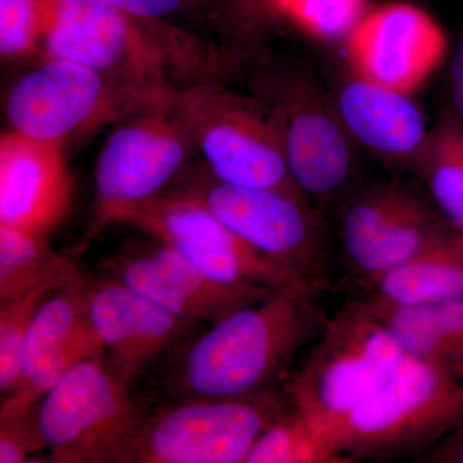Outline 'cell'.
I'll return each instance as SVG.
<instances>
[{
    "label": "cell",
    "instance_id": "3957f363",
    "mask_svg": "<svg viewBox=\"0 0 463 463\" xmlns=\"http://www.w3.org/2000/svg\"><path fill=\"white\" fill-rule=\"evenodd\" d=\"M129 379L102 356L72 367L36 404L50 461L132 462L145 423Z\"/></svg>",
    "mask_w": 463,
    "mask_h": 463
},
{
    "label": "cell",
    "instance_id": "5bb4252c",
    "mask_svg": "<svg viewBox=\"0 0 463 463\" xmlns=\"http://www.w3.org/2000/svg\"><path fill=\"white\" fill-rule=\"evenodd\" d=\"M100 269L170 315L194 323L214 325L236 310L283 291L216 282L158 241L116 252L102 261Z\"/></svg>",
    "mask_w": 463,
    "mask_h": 463
},
{
    "label": "cell",
    "instance_id": "9a60e30c",
    "mask_svg": "<svg viewBox=\"0 0 463 463\" xmlns=\"http://www.w3.org/2000/svg\"><path fill=\"white\" fill-rule=\"evenodd\" d=\"M87 316L111 364L129 380L196 325L170 315L108 272L88 279Z\"/></svg>",
    "mask_w": 463,
    "mask_h": 463
},
{
    "label": "cell",
    "instance_id": "e0dca14e",
    "mask_svg": "<svg viewBox=\"0 0 463 463\" xmlns=\"http://www.w3.org/2000/svg\"><path fill=\"white\" fill-rule=\"evenodd\" d=\"M286 160L292 181L307 199L326 203L349 188L354 151L336 109L316 94L303 93L279 109Z\"/></svg>",
    "mask_w": 463,
    "mask_h": 463
},
{
    "label": "cell",
    "instance_id": "277c9868",
    "mask_svg": "<svg viewBox=\"0 0 463 463\" xmlns=\"http://www.w3.org/2000/svg\"><path fill=\"white\" fill-rule=\"evenodd\" d=\"M404 356L373 307L361 298L328 319L283 392L291 405L331 434L332 426L370 395Z\"/></svg>",
    "mask_w": 463,
    "mask_h": 463
},
{
    "label": "cell",
    "instance_id": "4316f807",
    "mask_svg": "<svg viewBox=\"0 0 463 463\" xmlns=\"http://www.w3.org/2000/svg\"><path fill=\"white\" fill-rule=\"evenodd\" d=\"M304 32L325 41L346 38L365 14L367 0H273Z\"/></svg>",
    "mask_w": 463,
    "mask_h": 463
},
{
    "label": "cell",
    "instance_id": "4dcf8cb0",
    "mask_svg": "<svg viewBox=\"0 0 463 463\" xmlns=\"http://www.w3.org/2000/svg\"><path fill=\"white\" fill-rule=\"evenodd\" d=\"M420 458L425 462L463 463V423Z\"/></svg>",
    "mask_w": 463,
    "mask_h": 463
},
{
    "label": "cell",
    "instance_id": "ffe728a7",
    "mask_svg": "<svg viewBox=\"0 0 463 463\" xmlns=\"http://www.w3.org/2000/svg\"><path fill=\"white\" fill-rule=\"evenodd\" d=\"M371 307L405 356L453 371L462 361L463 298L426 306Z\"/></svg>",
    "mask_w": 463,
    "mask_h": 463
},
{
    "label": "cell",
    "instance_id": "7c38bea8",
    "mask_svg": "<svg viewBox=\"0 0 463 463\" xmlns=\"http://www.w3.org/2000/svg\"><path fill=\"white\" fill-rule=\"evenodd\" d=\"M137 109L96 71L65 60H45L23 76L9 90L5 105L14 132L62 145Z\"/></svg>",
    "mask_w": 463,
    "mask_h": 463
},
{
    "label": "cell",
    "instance_id": "ac0fdd59",
    "mask_svg": "<svg viewBox=\"0 0 463 463\" xmlns=\"http://www.w3.org/2000/svg\"><path fill=\"white\" fill-rule=\"evenodd\" d=\"M335 109L352 139L390 165L414 169L430 129L411 96L354 76Z\"/></svg>",
    "mask_w": 463,
    "mask_h": 463
},
{
    "label": "cell",
    "instance_id": "7a4b0ae2",
    "mask_svg": "<svg viewBox=\"0 0 463 463\" xmlns=\"http://www.w3.org/2000/svg\"><path fill=\"white\" fill-rule=\"evenodd\" d=\"M463 423V380L447 365L404 356L331 435L352 459L428 452ZM422 453V455H423Z\"/></svg>",
    "mask_w": 463,
    "mask_h": 463
},
{
    "label": "cell",
    "instance_id": "7402d4cb",
    "mask_svg": "<svg viewBox=\"0 0 463 463\" xmlns=\"http://www.w3.org/2000/svg\"><path fill=\"white\" fill-rule=\"evenodd\" d=\"M414 170L432 205L463 232V121L452 111L431 128Z\"/></svg>",
    "mask_w": 463,
    "mask_h": 463
},
{
    "label": "cell",
    "instance_id": "44dd1931",
    "mask_svg": "<svg viewBox=\"0 0 463 463\" xmlns=\"http://www.w3.org/2000/svg\"><path fill=\"white\" fill-rule=\"evenodd\" d=\"M88 279H90L78 268L43 303L24 343L21 353V379L17 388L61 350L90 330V322L87 316Z\"/></svg>",
    "mask_w": 463,
    "mask_h": 463
},
{
    "label": "cell",
    "instance_id": "ba28073f",
    "mask_svg": "<svg viewBox=\"0 0 463 463\" xmlns=\"http://www.w3.org/2000/svg\"><path fill=\"white\" fill-rule=\"evenodd\" d=\"M288 407L279 388L245 398L184 399L148 417L132 462L245 463L261 432Z\"/></svg>",
    "mask_w": 463,
    "mask_h": 463
},
{
    "label": "cell",
    "instance_id": "8992f818",
    "mask_svg": "<svg viewBox=\"0 0 463 463\" xmlns=\"http://www.w3.org/2000/svg\"><path fill=\"white\" fill-rule=\"evenodd\" d=\"M45 60L93 70L136 108L166 96L163 54L136 20L105 0H38Z\"/></svg>",
    "mask_w": 463,
    "mask_h": 463
},
{
    "label": "cell",
    "instance_id": "2e32d148",
    "mask_svg": "<svg viewBox=\"0 0 463 463\" xmlns=\"http://www.w3.org/2000/svg\"><path fill=\"white\" fill-rule=\"evenodd\" d=\"M62 143L17 132L0 139V225L48 236L65 218L71 176Z\"/></svg>",
    "mask_w": 463,
    "mask_h": 463
},
{
    "label": "cell",
    "instance_id": "cb8c5ba5",
    "mask_svg": "<svg viewBox=\"0 0 463 463\" xmlns=\"http://www.w3.org/2000/svg\"><path fill=\"white\" fill-rule=\"evenodd\" d=\"M78 269L60 255L47 274L16 298L0 303V392L8 395L20 383L21 353L27 331L43 303Z\"/></svg>",
    "mask_w": 463,
    "mask_h": 463
},
{
    "label": "cell",
    "instance_id": "5b68a950",
    "mask_svg": "<svg viewBox=\"0 0 463 463\" xmlns=\"http://www.w3.org/2000/svg\"><path fill=\"white\" fill-rule=\"evenodd\" d=\"M192 145L178 96L169 93L137 109L100 151L93 216L76 251L81 254L106 228L123 223L133 209L158 196L184 164Z\"/></svg>",
    "mask_w": 463,
    "mask_h": 463
},
{
    "label": "cell",
    "instance_id": "d6986e66",
    "mask_svg": "<svg viewBox=\"0 0 463 463\" xmlns=\"http://www.w3.org/2000/svg\"><path fill=\"white\" fill-rule=\"evenodd\" d=\"M365 288V300L381 307L426 306L462 298L463 232L450 231Z\"/></svg>",
    "mask_w": 463,
    "mask_h": 463
},
{
    "label": "cell",
    "instance_id": "603a6c76",
    "mask_svg": "<svg viewBox=\"0 0 463 463\" xmlns=\"http://www.w3.org/2000/svg\"><path fill=\"white\" fill-rule=\"evenodd\" d=\"M330 431L289 403L255 441L245 463H350Z\"/></svg>",
    "mask_w": 463,
    "mask_h": 463
},
{
    "label": "cell",
    "instance_id": "8fae6325",
    "mask_svg": "<svg viewBox=\"0 0 463 463\" xmlns=\"http://www.w3.org/2000/svg\"><path fill=\"white\" fill-rule=\"evenodd\" d=\"M207 207L265 258L286 268L315 292L326 279V239L304 197L218 181L197 191Z\"/></svg>",
    "mask_w": 463,
    "mask_h": 463
},
{
    "label": "cell",
    "instance_id": "d4e9b609",
    "mask_svg": "<svg viewBox=\"0 0 463 463\" xmlns=\"http://www.w3.org/2000/svg\"><path fill=\"white\" fill-rule=\"evenodd\" d=\"M58 257L44 234L0 225V303L35 285Z\"/></svg>",
    "mask_w": 463,
    "mask_h": 463
},
{
    "label": "cell",
    "instance_id": "52a82bcc",
    "mask_svg": "<svg viewBox=\"0 0 463 463\" xmlns=\"http://www.w3.org/2000/svg\"><path fill=\"white\" fill-rule=\"evenodd\" d=\"M178 100L218 181L307 199L289 174L279 109L218 85H194Z\"/></svg>",
    "mask_w": 463,
    "mask_h": 463
},
{
    "label": "cell",
    "instance_id": "83f0119b",
    "mask_svg": "<svg viewBox=\"0 0 463 463\" xmlns=\"http://www.w3.org/2000/svg\"><path fill=\"white\" fill-rule=\"evenodd\" d=\"M42 16L38 0H0V52L3 58L41 51Z\"/></svg>",
    "mask_w": 463,
    "mask_h": 463
},
{
    "label": "cell",
    "instance_id": "6da1fadb",
    "mask_svg": "<svg viewBox=\"0 0 463 463\" xmlns=\"http://www.w3.org/2000/svg\"><path fill=\"white\" fill-rule=\"evenodd\" d=\"M313 298L283 289L214 323L185 347L173 385L185 399L245 398L279 388L328 321Z\"/></svg>",
    "mask_w": 463,
    "mask_h": 463
},
{
    "label": "cell",
    "instance_id": "f1b7e54d",
    "mask_svg": "<svg viewBox=\"0 0 463 463\" xmlns=\"http://www.w3.org/2000/svg\"><path fill=\"white\" fill-rule=\"evenodd\" d=\"M45 449L36 404L23 412L0 419V463L29 462L30 456Z\"/></svg>",
    "mask_w": 463,
    "mask_h": 463
},
{
    "label": "cell",
    "instance_id": "9c48e42d",
    "mask_svg": "<svg viewBox=\"0 0 463 463\" xmlns=\"http://www.w3.org/2000/svg\"><path fill=\"white\" fill-rule=\"evenodd\" d=\"M124 223L146 232L209 279L228 286L315 292L252 249L207 207L197 191L172 194L137 206Z\"/></svg>",
    "mask_w": 463,
    "mask_h": 463
},
{
    "label": "cell",
    "instance_id": "d6a6232c",
    "mask_svg": "<svg viewBox=\"0 0 463 463\" xmlns=\"http://www.w3.org/2000/svg\"><path fill=\"white\" fill-rule=\"evenodd\" d=\"M455 373L457 376L461 377V379L463 380V358L462 361L459 362L458 365H457Z\"/></svg>",
    "mask_w": 463,
    "mask_h": 463
},
{
    "label": "cell",
    "instance_id": "4fadbf2b",
    "mask_svg": "<svg viewBox=\"0 0 463 463\" xmlns=\"http://www.w3.org/2000/svg\"><path fill=\"white\" fill-rule=\"evenodd\" d=\"M346 53L354 76L411 96L443 62L447 36L422 8L392 2L365 12Z\"/></svg>",
    "mask_w": 463,
    "mask_h": 463
},
{
    "label": "cell",
    "instance_id": "30bf717a",
    "mask_svg": "<svg viewBox=\"0 0 463 463\" xmlns=\"http://www.w3.org/2000/svg\"><path fill=\"white\" fill-rule=\"evenodd\" d=\"M453 228L437 207L397 183L356 192L341 218V250L364 286L421 254Z\"/></svg>",
    "mask_w": 463,
    "mask_h": 463
},
{
    "label": "cell",
    "instance_id": "f546056e",
    "mask_svg": "<svg viewBox=\"0 0 463 463\" xmlns=\"http://www.w3.org/2000/svg\"><path fill=\"white\" fill-rule=\"evenodd\" d=\"M137 20L165 16L181 7L184 0H105Z\"/></svg>",
    "mask_w": 463,
    "mask_h": 463
},
{
    "label": "cell",
    "instance_id": "484cf974",
    "mask_svg": "<svg viewBox=\"0 0 463 463\" xmlns=\"http://www.w3.org/2000/svg\"><path fill=\"white\" fill-rule=\"evenodd\" d=\"M105 352V346L102 345L99 337L97 336L90 326V330L85 331L69 346L61 350L47 364L42 365L23 385L18 386L16 390L9 392L7 397L3 399L2 407H0V419L23 412L27 408L38 404L41 399L48 392H51L72 367L85 359L102 356Z\"/></svg>",
    "mask_w": 463,
    "mask_h": 463
},
{
    "label": "cell",
    "instance_id": "1f68e13d",
    "mask_svg": "<svg viewBox=\"0 0 463 463\" xmlns=\"http://www.w3.org/2000/svg\"><path fill=\"white\" fill-rule=\"evenodd\" d=\"M449 79L450 81L463 79V36L450 61Z\"/></svg>",
    "mask_w": 463,
    "mask_h": 463
}]
</instances>
